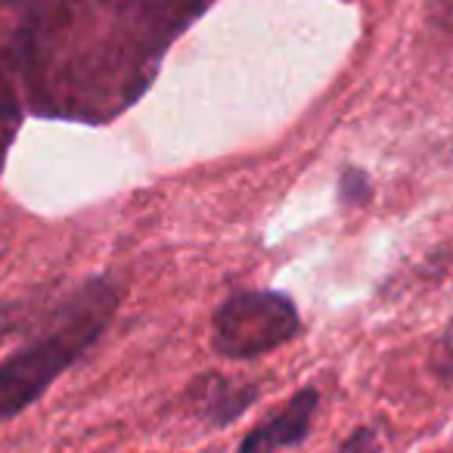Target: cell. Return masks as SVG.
I'll list each match as a JSON object with an SVG mask.
<instances>
[{
    "label": "cell",
    "instance_id": "9",
    "mask_svg": "<svg viewBox=\"0 0 453 453\" xmlns=\"http://www.w3.org/2000/svg\"><path fill=\"white\" fill-rule=\"evenodd\" d=\"M432 370L438 372L444 382L453 385V326L441 335V342L434 345V354H432Z\"/></svg>",
    "mask_w": 453,
    "mask_h": 453
},
{
    "label": "cell",
    "instance_id": "13",
    "mask_svg": "<svg viewBox=\"0 0 453 453\" xmlns=\"http://www.w3.org/2000/svg\"><path fill=\"white\" fill-rule=\"evenodd\" d=\"M450 453H453V450H450Z\"/></svg>",
    "mask_w": 453,
    "mask_h": 453
},
{
    "label": "cell",
    "instance_id": "6",
    "mask_svg": "<svg viewBox=\"0 0 453 453\" xmlns=\"http://www.w3.org/2000/svg\"><path fill=\"white\" fill-rule=\"evenodd\" d=\"M53 304H57V298H50L47 289L4 298L0 302V345L38 329L47 320V314L53 311Z\"/></svg>",
    "mask_w": 453,
    "mask_h": 453
},
{
    "label": "cell",
    "instance_id": "3",
    "mask_svg": "<svg viewBox=\"0 0 453 453\" xmlns=\"http://www.w3.org/2000/svg\"><path fill=\"white\" fill-rule=\"evenodd\" d=\"M302 329L298 308L286 292L240 289L211 317V348L226 360H255L283 348Z\"/></svg>",
    "mask_w": 453,
    "mask_h": 453
},
{
    "label": "cell",
    "instance_id": "7",
    "mask_svg": "<svg viewBox=\"0 0 453 453\" xmlns=\"http://www.w3.org/2000/svg\"><path fill=\"white\" fill-rule=\"evenodd\" d=\"M19 119H22V109H19V100H16L13 84L0 75V171H4L7 152H10V146H13Z\"/></svg>",
    "mask_w": 453,
    "mask_h": 453
},
{
    "label": "cell",
    "instance_id": "11",
    "mask_svg": "<svg viewBox=\"0 0 453 453\" xmlns=\"http://www.w3.org/2000/svg\"><path fill=\"white\" fill-rule=\"evenodd\" d=\"M432 19H434V26H441V28H447V32H453V0H434Z\"/></svg>",
    "mask_w": 453,
    "mask_h": 453
},
{
    "label": "cell",
    "instance_id": "1",
    "mask_svg": "<svg viewBox=\"0 0 453 453\" xmlns=\"http://www.w3.org/2000/svg\"><path fill=\"white\" fill-rule=\"evenodd\" d=\"M211 0H53L26 41L32 106L109 121L140 100L174 38Z\"/></svg>",
    "mask_w": 453,
    "mask_h": 453
},
{
    "label": "cell",
    "instance_id": "2",
    "mask_svg": "<svg viewBox=\"0 0 453 453\" xmlns=\"http://www.w3.org/2000/svg\"><path fill=\"white\" fill-rule=\"evenodd\" d=\"M121 292L109 277H90L57 298L38 329L0 360V422L26 413L65 370L100 342L119 311Z\"/></svg>",
    "mask_w": 453,
    "mask_h": 453
},
{
    "label": "cell",
    "instance_id": "10",
    "mask_svg": "<svg viewBox=\"0 0 453 453\" xmlns=\"http://www.w3.org/2000/svg\"><path fill=\"white\" fill-rule=\"evenodd\" d=\"M372 450H376V428L364 426V428H354L335 453H372Z\"/></svg>",
    "mask_w": 453,
    "mask_h": 453
},
{
    "label": "cell",
    "instance_id": "5",
    "mask_svg": "<svg viewBox=\"0 0 453 453\" xmlns=\"http://www.w3.org/2000/svg\"><path fill=\"white\" fill-rule=\"evenodd\" d=\"M255 401H258V388L252 382L220 376V372L199 376L187 391V410L208 428L234 426Z\"/></svg>",
    "mask_w": 453,
    "mask_h": 453
},
{
    "label": "cell",
    "instance_id": "8",
    "mask_svg": "<svg viewBox=\"0 0 453 453\" xmlns=\"http://www.w3.org/2000/svg\"><path fill=\"white\" fill-rule=\"evenodd\" d=\"M372 193L370 174L360 168H345L339 174V202L348 208H360Z\"/></svg>",
    "mask_w": 453,
    "mask_h": 453
},
{
    "label": "cell",
    "instance_id": "4",
    "mask_svg": "<svg viewBox=\"0 0 453 453\" xmlns=\"http://www.w3.org/2000/svg\"><path fill=\"white\" fill-rule=\"evenodd\" d=\"M320 407V391L314 385H304L286 401L283 410L267 416L265 422L252 428L246 438L240 441V453H277L283 447L302 444L311 434V422Z\"/></svg>",
    "mask_w": 453,
    "mask_h": 453
},
{
    "label": "cell",
    "instance_id": "12",
    "mask_svg": "<svg viewBox=\"0 0 453 453\" xmlns=\"http://www.w3.org/2000/svg\"><path fill=\"white\" fill-rule=\"evenodd\" d=\"M0 4H22V0H0Z\"/></svg>",
    "mask_w": 453,
    "mask_h": 453
}]
</instances>
